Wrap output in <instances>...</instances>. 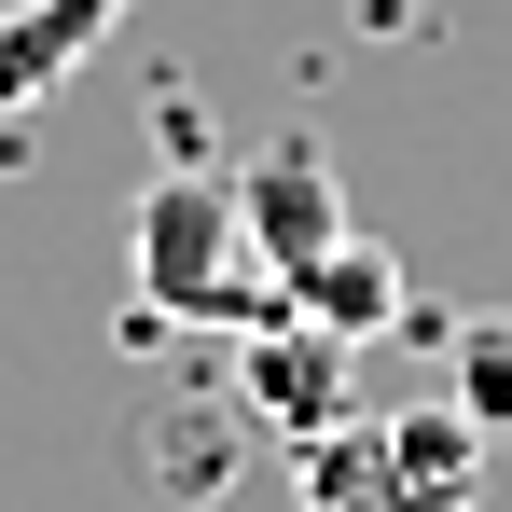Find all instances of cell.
Returning <instances> with one entry per match:
<instances>
[{"mask_svg": "<svg viewBox=\"0 0 512 512\" xmlns=\"http://www.w3.org/2000/svg\"><path fill=\"white\" fill-rule=\"evenodd\" d=\"M125 277H139V333H153V319H180V333H263V319L291 305L277 263L250 250V208H236L222 167L139 180V208H125Z\"/></svg>", "mask_w": 512, "mask_h": 512, "instance_id": "cell-1", "label": "cell"}, {"mask_svg": "<svg viewBox=\"0 0 512 512\" xmlns=\"http://www.w3.org/2000/svg\"><path fill=\"white\" fill-rule=\"evenodd\" d=\"M291 471H305V512H471L485 499V429L457 416V402L333 416Z\"/></svg>", "mask_w": 512, "mask_h": 512, "instance_id": "cell-2", "label": "cell"}, {"mask_svg": "<svg viewBox=\"0 0 512 512\" xmlns=\"http://www.w3.org/2000/svg\"><path fill=\"white\" fill-rule=\"evenodd\" d=\"M236 208H250V250L277 263V291L346 236V194H333V153L319 139H263L250 167H236Z\"/></svg>", "mask_w": 512, "mask_h": 512, "instance_id": "cell-4", "label": "cell"}, {"mask_svg": "<svg viewBox=\"0 0 512 512\" xmlns=\"http://www.w3.org/2000/svg\"><path fill=\"white\" fill-rule=\"evenodd\" d=\"M236 402H250L263 443H291V457H305L333 416H360V346L319 333L305 305H277L263 333H236Z\"/></svg>", "mask_w": 512, "mask_h": 512, "instance_id": "cell-3", "label": "cell"}, {"mask_svg": "<svg viewBox=\"0 0 512 512\" xmlns=\"http://www.w3.org/2000/svg\"><path fill=\"white\" fill-rule=\"evenodd\" d=\"M111 28H125V0H14L0 14V111H42Z\"/></svg>", "mask_w": 512, "mask_h": 512, "instance_id": "cell-6", "label": "cell"}, {"mask_svg": "<svg viewBox=\"0 0 512 512\" xmlns=\"http://www.w3.org/2000/svg\"><path fill=\"white\" fill-rule=\"evenodd\" d=\"M443 360H457V388H443V402L485 429V443H512V319H499V305H485V319H457Z\"/></svg>", "mask_w": 512, "mask_h": 512, "instance_id": "cell-8", "label": "cell"}, {"mask_svg": "<svg viewBox=\"0 0 512 512\" xmlns=\"http://www.w3.org/2000/svg\"><path fill=\"white\" fill-rule=\"evenodd\" d=\"M291 305H305V319H319V333H388V319H402V263L374 250V236H333V250L305 263V277H291Z\"/></svg>", "mask_w": 512, "mask_h": 512, "instance_id": "cell-7", "label": "cell"}, {"mask_svg": "<svg viewBox=\"0 0 512 512\" xmlns=\"http://www.w3.org/2000/svg\"><path fill=\"white\" fill-rule=\"evenodd\" d=\"M250 402H236V388H222V402H208V388H194V402H167V416L139 429V471H153V485H167V499H194V512H222V485H236V471H250Z\"/></svg>", "mask_w": 512, "mask_h": 512, "instance_id": "cell-5", "label": "cell"}]
</instances>
